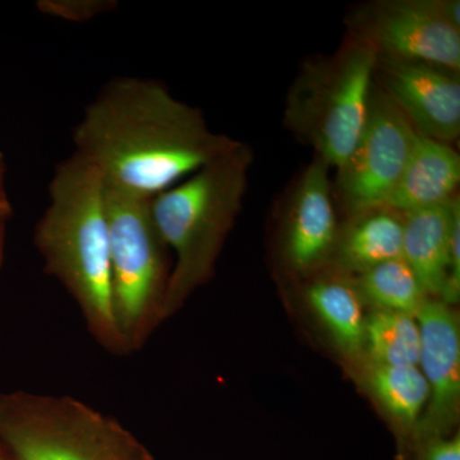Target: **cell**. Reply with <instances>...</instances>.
I'll return each instance as SVG.
<instances>
[{"instance_id":"19","label":"cell","mask_w":460,"mask_h":460,"mask_svg":"<svg viewBox=\"0 0 460 460\" xmlns=\"http://www.w3.org/2000/svg\"><path fill=\"white\" fill-rule=\"evenodd\" d=\"M115 7L114 0H41L38 4L41 13L71 22H86Z\"/></svg>"},{"instance_id":"16","label":"cell","mask_w":460,"mask_h":460,"mask_svg":"<svg viewBox=\"0 0 460 460\" xmlns=\"http://www.w3.org/2000/svg\"><path fill=\"white\" fill-rule=\"evenodd\" d=\"M367 365L365 381L371 394L402 428H417L429 399L419 366Z\"/></svg>"},{"instance_id":"9","label":"cell","mask_w":460,"mask_h":460,"mask_svg":"<svg viewBox=\"0 0 460 460\" xmlns=\"http://www.w3.org/2000/svg\"><path fill=\"white\" fill-rule=\"evenodd\" d=\"M375 81L419 135L449 145L458 140L459 72L378 57Z\"/></svg>"},{"instance_id":"13","label":"cell","mask_w":460,"mask_h":460,"mask_svg":"<svg viewBox=\"0 0 460 460\" xmlns=\"http://www.w3.org/2000/svg\"><path fill=\"white\" fill-rule=\"evenodd\" d=\"M460 183V157L452 145L417 136L386 208L404 214L447 204Z\"/></svg>"},{"instance_id":"12","label":"cell","mask_w":460,"mask_h":460,"mask_svg":"<svg viewBox=\"0 0 460 460\" xmlns=\"http://www.w3.org/2000/svg\"><path fill=\"white\" fill-rule=\"evenodd\" d=\"M402 215V257L428 296L443 295L454 229L460 223V201L408 211Z\"/></svg>"},{"instance_id":"14","label":"cell","mask_w":460,"mask_h":460,"mask_svg":"<svg viewBox=\"0 0 460 460\" xmlns=\"http://www.w3.org/2000/svg\"><path fill=\"white\" fill-rule=\"evenodd\" d=\"M402 253V215L386 206L352 215L334 251L341 271L358 275Z\"/></svg>"},{"instance_id":"5","label":"cell","mask_w":460,"mask_h":460,"mask_svg":"<svg viewBox=\"0 0 460 460\" xmlns=\"http://www.w3.org/2000/svg\"><path fill=\"white\" fill-rule=\"evenodd\" d=\"M377 62L370 42L353 35L334 56L305 66L290 90L288 124L330 168L341 169L361 137Z\"/></svg>"},{"instance_id":"6","label":"cell","mask_w":460,"mask_h":460,"mask_svg":"<svg viewBox=\"0 0 460 460\" xmlns=\"http://www.w3.org/2000/svg\"><path fill=\"white\" fill-rule=\"evenodd\" d=\"M150 201L105 187L114 317L128 356L163 323L172 268Z\"/></svg>"},{"instance_id":"1","label":"cell","mask_w":460,"mask_h":460,"mask_svg":"<svg viewBox=\"0 0 460 460\" xmlns=\"http://www.w3.org/2000/svg\"><path fill=\"white\" fill-rule=\"evenodd\" d=\"M74 144L105 187L153 199L241 142L211 131L159 81L117 77L84 109Z\"/></svg>"},{"instance_id":"8","label":"cell","mask_w":460,"mask_h":460,"mask_svg":"<svg viewBox=\"0 0 460 460\" xmlns=\"http://www.w3.org/2000/svg\"><path fill=\"white\" fill-rule=\"evenodd\" d=\"M417 136L375 81L365 129L347 162L338 169L339 196L350 217L386 206Z\"/></svg>"},{"instance_id":"10","label":"cell","mask_w":460,"mask_h":460,"mask_svg":"<svg viewBox=\"0 0 460 460\" xmlns=\"http://www.w3.org/2000/svg\"><path fill=\"white\" fill-rule=\"evenodd\" d=\"M420 334L419 367L429 399L419 426L420 438L447 434L459 414L460 326L452 305L426 299L416 314Z\"/></svg>"},{"instance_id":"7","label":"cell","mask_w":460,"mask_h":460,"mask_svg":"<svg viewBox=\"0 0 460 460\" xmlns=\"http://www.w3.org/2000/svg\"><path fill=\"white\" fill-rule=\"evenodd\" d=\"M354 20V35L378 57L459 72V0H387L367 5Z\"/></svg>"},{"instance_id":"23","label":"cell","mask_w":460,"mask_h":460,"mask_svg":"<svg viewBox=\"0 0 460 460\" xmlns=\"http://www.w3.org/2000/svg\"><path fill=\"white\" fill-rule=\"evenodd\" d=\"M2 154H0V168H2Z\"/></svg>"},{"instance_id":"21","label":"cell","mask_w":460,"mask_h":460,"mask_svg":"<svg viewBox=\"0 0 460 460\" xmlns=\"http://www.w3.org/2000/svg\"><path fill=\"white\" fill-rule=\"evenodd\" d=\"M2 172L3 166L0 168V253H2L3 226H4L5 217L8 214L7 199H5L4 190H3Z\"/></svg>"},{"instance_id":"22","label":"cell","mask_w":460,"mask_h":460,"mask_svg":"<svg viewBox=\"0 0 460 460\" xmlns=\"http://www.w3.org/2000/svg\"><path fill=\"white\" fill-rule=\"evenodd\" d=\"M0 460H9L7 454L2 449V447H0Z\"/></svg>"},{"instance_id":"18","label":"cell","mask_w":460,"mask_h":460,"mask_svg":"<svg viewBox=\"0 0 460 460\" xmlns=\"http://www.w3.org/2000/svg\"><path fill=\"white\" fill-rule=\"evenodd\" d=\"M365 350L370 362L419 366L420 334L416 316L375 310L366 317Z\"/></svg>"},{"instance_id":"3","label":"cell","mask_w":460,"mask_h":460,"mask_svg":"<svg viewBox=\"0 0 460 460\" xmlns=\"http://www.w3.org/2000/svg\"><path fill=\"white\" fill-rule=\"evenodd\" d=\"M251 163L252 154L241 142L151 199L154 223L174 255L163 321L177 313L213 275L226 235L241 211Z\"/></svg>"},{"instance_id":"11","label":"cell","mask_w":460,"mask_h":460,"mask_svg":"<svg viewBox=\"0 0 460 460\" xmlns=\"http://www.w3.org/2000/svg\"><path fill=\"white\" fill-rule=\"evenodd\" d=\"M329 168L316 156L296 181L287 208L284 255L293 271L305 274L334 255L339 230Z\"/></svg>"},{"instance_id":"17","label":"cell","mask_w":460,"mask_h":460,"mask_svg":"<svg viewBox=\"0 0 460 460\" xmlns=\"http://www.w3.org/2000/svg\"><path fill=\"white\" fill-rule=\"evenodd\" d=\"M356 286L363 301L374 305L375 310L416 316L426 299L429 298L402 257L362 272L356 280Z\"/></svg>"},{"instance_id":"4","label":"cell","mask_w":460,"mask_h":460,"mask_svg":"<svg viewBox=\"0 0 460 460\" xmlns=\"http://www.w3.org/2000/svg\"><path fill=\"white\" fill-rule=\"evenodd\" d=\"M0 447L9 460H155L119 420L71 395H0Z\"/></svg>"},{"instance_id":"2","label":"cell","mask_w":460,"mask_h":460,"mask_svg":"<svg viewBox=\"0 0 460 460\" xmlns=\"http://www.w3.org/2000/svg\"><path fill=\"white\" fill-rule=\"evenodd\" d=\"M33 243L44 271L72 296L96 344L113 356H128L114 317L105 186L77 154L54 172Z\"/></svg>"},{"instance_id":"15","label":"cell","mask_w":460,"mask_h":460,"mask_svg":"<svg viewBox=\"0 0 460 460\" xmlns=\"http://www.w3.org/2000/svg\"><path fill=\"white\" fill-rule=\"evenodd\" d=\"M305 298L339 349L349 358H361L366 317L356 283L345 275L319 278L305 290Z\"/></svg>"},{"instance_id":"20","label":"cell","mask_w":460,"mask_h":460,"mask_svg":"<svg viewBox=\"0 0 460 460\" xmlns=\"http://www.w3.org/2000/svg\"><path fill=\"white\" fill-rule=\"evenodd\" d=\"M422 460H460V436H434L423 440Z\"/></svg>"}]
</instances>
